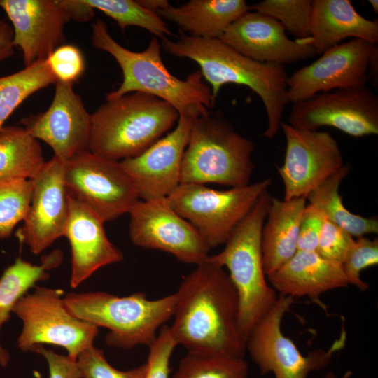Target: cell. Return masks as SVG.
<instances>
[{"label":"cell","mask_w":378,"mask_h":378,"mask_svg":"<svg viewBox=\"0 0 378 378\" xmlns=\"http://www.w3.org/2000/svg\"><path fill=\"white\" fill-rule=\"evenodd\" d=\"M61 289L35 286L31 293L21 298L13 307L22 322L17 344L22 351H32L39 345L52 344L66 349L76 360L93 346L98 327L80 320L66 309Z\"/></svg>","instance_id":"9"},{"label":"cell","mask_w":378,"mask_h":378,"mask_svg":"<svg viewBox=\"0 0 378 378\" xmlns=\"http://www.w3.org/2000/svg\"><path fill=\"white\" fill-rule=\"evenodd\" d=\"M286 138L283 164L277 167L284 200L307 196L344 164L337 141L328 132L295 128L282 122Z\"/></svg>","instance_id":"14"},{"label":"cell","mask_w":378,"mask_h":378,"mask_svg":"<svg viewBox=\"0 0 378 378\" xmlns=\"http://www.w3.org/2000/svg\"><path fill=\"white\" fill-rule=\"evenodd\" d=\"M63 174L69 195L88 206L104 223L129 214L140 200L120 161L89 150L65 162Z\"/></svg>","instance_id":"11"},{"label":"cell","mask_w":378,"mask_h":378,"mask_svg":"<svg viewBox=\"0 0 378 378\" xmlns=\"http://www.w3.org/2000/svg\"><path fill=\"white\" fill-rule=\"evenodd\" d=\"M14 47L12 27L0 19V62L15 53Z\"/></svg>","instance_id":"42"},{"label":"cell","mask_w":378,"mask_h":378,"mask_svg":"<svg viewBox=\"0 0 378 378\" xmlns=\"http://www.w3.org/2000/svg\"><path fill=\"white\" fill-rule=\"evenodd\" d=\"M290 125L307 130L332 127L356 137L378 134V97L366 85L321 92L293 103Z\"/></svg>","instance_id":"12"},{"label":"cell","mask_w":378,"mask_h":378,"mask_svg":"<svg viewBox=\"0 0 378 378\" xmlns=\"http://www.w3.org/2000/svg\"><path fill=\"white\" fill-rule=\"evenodd\" d=\"M64 302L74 316L108 329V346L129 349L154 342L158 330L173 316L176 295L149 300L141 292L125 297L102 291L70 293Z\"/></svg>","instance_id":"6"},{"label":"cell","mask_w":378,"mask_h":378,"mask_svg":"<svg viewBox=\"0 0 378 378\" xmlns=\"http://www.w3.org/2000/svg\"><path fill=\"white\" fill-rule=\"evenodd\" d=\"M309 31L306 43L321 55L347 38L377 45L378 20L362 16L349 0H314Z\"/></svg>","instance_id":"23"},{"label":"cell","mask_w":378,"mask_h":378,"mask_svg":"<svg viewBox=\"0 0 378 378\" xmlns=\"http://www.w3.org/2000/svg\"><path fill=\"white\" fill-rule=\"evenodd\" d=\"M179 113L167 102L143 92L106 99L91 114L89 150L121 161L136 157L169 131Z\"/></svg>","instance_id":"4"},{"label":"cell","mask_w":378,"mask_h":378,"mask_svg":"<svg viewBox=\"0 0 378 378\" xmlns=\"http://www.w3.org/2000/svg\"><path fill=\"white\" fill-rule=\"evenodd\" d=\"M270 285L279 295L307 297L326 311L321 295L349 284L341 264L328 260L316 251L297 252L278 270L267 276Z\"/></svg>","instance_id":"22"},{"label":"cell","mask_w":378,"mask_h":378,"mask_svg":"<svg viewBox=\"0 0 378 378\" xmlns=\"http://www.w3.org/2000/svg\"><path fill=\"white\" fill-rule=\"evenodd\" d=\"M13 24V45L25 66L46 59L62 45L65 24L71 20L62 0H0Z\"/></svg>","instance_id":"19"},{"label":"cell","mask_w":378,"mask_h":378,"mask_svg":"<svg viewBox=\"0 0 378 378\" xmlns=\"http://www.w3.org/2000/svg\"><path fill=\"white\" fill-rule=\"evenodd\" d=\"M46 162L38 141L22 126H4L0 130V182L31 179Z\"/></svg>","instance_id":"27"},{"label":"cell","mask_w":378,"mask_h":378,"mask_svg":"<svg viewBox=\"0 0 378 378\" xmlns=\"http://www.w3.org/2000/svg\"><path fill=\"white\" fill-rule=\"evenodd\" d=\"M219 39L240 54L264 63L285 66L316 55L309 45L290 39L277 20L250 10L230 24Z\"/></svg>","instance_id":"20"},{"label":"cell","mask_w":378,"mask_h":378,"mask_svg":"<svg viewBox=\"0 0 378 378\" xmlns=\"http://www.w3.org/2000/svg\"><path fill=\"white\" fill-rule=\"evenodd\" d=\"M295 299L279 295L275 304L253 327L246 339V351L262 375L273 373L274 378H308L314 371L326 368L335 352L345 345L346 332L342 327L340 337L326 350L316 349L304 356L281 328L285 314Z\"/></svg>","instance_id":"10"},{"label":"cell","mask_w":378,"mask_h":378,"mask_svg":"<svg viewBox=\"0 0 378 378\" xmlns=\"http://www.w3.org/2000/svg\"><path fill=\"white\" fill-rule=\"evenodd\" d=\"M130 237L138 246L162 251L198 265L211 250L197 230L170 206L167 197L139 200L129 212Z\"/></svg>","instance_id":"13"},{"label":"cell","mask_w":378,"mask_h":378,"mask_svg":"<svg viewBox=\"0 0 378 378\" xmlns=\"http://www.w3.org/2000/svg\"><path fill=\"white\" fill-rule=\"evenodd\" d=\"M253 150V143L222 114L210 112L197 118L183 156L181 183L245 186L255 168Z\"/></svg>","instance_id":"7"},{"label":"cell","mask_w":378,"mask_h":378,"mask_svg":"<svg viewBox=\"0 0 378 378\" xmlns=\"http://www.w3.org/2000/svg\"><path fill=\"white\" fill-rule=\"evenodd\" d=\"M378 263V239L363 236L355 240L342 263V270L349 284L365 291L369 284L362 280L361 272Z\"/></svg>","instance_id":"34"},{"label":"cell","mask_w":378,"mask_h":378,"mask_svg":"<svg viewBox=\"0 0 378 378\" xmlns=\"http://www.w3.org/2000/svg\"><path fill=\"white\" fill-rule=\"evenodd\" d=\"M62 3L71 20L85 22L94 17V9L83 0H62Z\"/></svg>","instance_id":"41"},{"label":"cell","mask_w":378,"mask_h":378,"mask_svg":"<svg viewBox=\"0 0 378 378\" xmlns=\"http://www.w3.org/2000/svg\"><path fill=\"white\" fill-rule=\"evenodd\" d=\"M137 1L144 8L155 13L171 5L167 0H139Z\"/></svg>","instance_id":"44"},{"label":"cell","mask_w":378,"mask_h":378,"mask_svg":"<svg viewBox=\"0 0 378 378\" xmlns=\"http://www.w3.org/2000/svg\"><path fill=\"white\" fill-rule=\"evenodd\" d=\"M324 220L323 214L316 206L306 205L299 227L297 251H316Z\"/></svg>","instance_id":"39"},{"label":"cell","mask_w":378,"mask_h":378,"mask_svg":"<svg viewBox=\"0 0 378 378\" xmlns=\"http://www.w3.org/2000/svg\"><path fill=\"white\" fill-rule=\"evenodd\" d=\"M115 20L122 31L134 26L146 29L161 40L172 34L167 24L157 13L144 8L133 0H83Z\"/></svg>","instance_id":"30"},{"label":"cell","mask_w":378,"mask_h":378,"mask_svg":"<svg viewBox=\"0 0 378 378\" xmlns=\"http://www.w3.org/2000/svg\"><path fill=\"white\" fill-rule=\"evenodd\" d=\"M76 361L82 378H145L147 371L146 362L128 370H118L107 361L104 351L94 345L81 352Z\"/></svg>","instance_id":"35"},{"label":"cell","mask_w":378,"mask_h":378,"mask_svg":"<svg viewBox=\"0 0 378 378\" xmlns=\"http://www.w3.org/2000/svg\"><path fill=\"white\" fill-rule=\"evenodd\" d=\"M31 179L14 178L0 182V239L9 237L23 221L32 195Z\"/></svg>","instance_id":"33"},{"label":"cell","mask_w":378,"mask_h":378,"mask_svg":"<svg viewBox=\"0 0 378 378\" xmlns=\"http://www.w3.org/2000/svg\"><path fill=\"white\" fill-rule=\"evenodd\" d=\"M161 46L169 54L195 62L216 101L227 83L249 88L265 106L267 125L262 135L272 139L279 132L286 105L288 77L285 66L251 59L220 39L202 38L181 32L176 40L164 38Z\"/></svg>","instance_id":"2"},{"label":"cell","mask_w":378,"mask_h":378,"mask_svg":"<svg viewBox=\"0 0 378 378\" xmlns=\"http://www.w3.org/2000/svg\"><path fill=\"white\" fill-rule=\"evenodd\" d=\"M351 169L345 163L333 175L312 191L306 197L309 204L316 206L330 221L357 238L378 232L377 216L364 217L349 211L339 192L340 186Z\"/></svg>","instance_id":"28"},{"label":"cell","mask_w":378,"mask_h":378,"mask_svg":"<svg viewBox=\"0 0 378 378\" xmlns=\"http://www.w3.org/2000/svg\"><path fill=\"white\" fill-rule=\"evenodd\" d=\"M64 163L53 156L31 178V203L15 237L34 254H39L64 237L70 197L63 174Z\"/></svg>","instance_id":"16"},{"label":"cell","mask_w":378,"mask_h":378,"mask_svg":"<svg viewBox=\"0 0 378 378\" xmlns=\"http://www.w3.org/2000/svg\"><path fill=\"white\" fill-rule=\"evenodd\" d=\"M367 81L377 90L378 88V47L374 45L368 62Z\"/></svg>","instance_id":"43"},{"label":"cell","mask_w":378,"mask_h":378,"mask_svg":"<svg viewBox=\"0 0 378 378\" xmlns=\"http://www.w3.org/2000/svg\"><path fill=\"white\" fill-rule=\"evenodd\" d=\"M306 197L279 200L272 197L261 234L263 269L270 275L297 252L300 221Z\"/></svg>","instance_id":"24"},{"label":"cell","mask_w":378,"mask_h":378,"mask_svg":"<svg viewBox=\"0 0 378 378\" xmlns=\"http://www.w3.org/2000/svg\"><path fill=\"white\" fill-rule=\"evenodd\" d=\"M46 62L57 80L66 83L74 84L83 76L85 69L83 52L71 44L57 48Z\"/></svg>","instance_id":"36"},{"label":"cell","mask_w":378,"mask_h":378,"mask_svg":"<svg viewBox=\"0 0 378 378\" xmlns=\"http://www.w3.org/2000/svg\"><path fill=\"white\" fill-rule=\"evenodd\" d=\"M32 351L41 354L46 359L49 378H82L76 360L67 355L57 354L43 345L36 346Z\"/></svg>","instance_id":"40"},{"label":"cell","mask_w":378,"mask_h":378,"mask_svg":"<svg viewBox=\"0 0 378 378\" xmlns=\"http://www.w3.org/2000/svg\"><path fill=\"white\" fill-rule=\"evenodd\" d=\"M171 334L188 352L243 358L239 300L227 272L208 260L198 264L176 293Z\"/></svg>","instance_id":"1"},{"label":"cell","mask_w":378,"mask_h":378,"mask_svg":"<svg viewBox=\"0 0 378 378\" xmlns=\"http://www.w3.org/2000/svg\"><path fill=\"white\" fill-rule=\"evenodd\" d=\"M351 376V372L347 371L343 376L342 378H349ZM324 378H338L337 376L332 372H328Z\"/></svg>","instance_id":"46"},{"label":"cell","mask_w":378,"mask_h":378,"mask_svg":"<svg viewBox=\"0 0 378 378\" xmlns=\"http://www.w3.org/2000/svg\"><path fill=\"white\" fill-rule=\"evenodd\" d=\"M244 358L188 352L172 378H248Z\"/></svg>","instance_id":"31"},{"label":"cell","mask_w":378,"mask_h":378,"mask_svg":"<svg viewBox=\"0 0 378 378\" xmlns=\"http://www.w3.org/2000/svg\"><path fill=\"white\" fill-rule=\"evenodd\" d=\"M73 85L57 81L49 108L20 121L31 136L49 145L53 156L63 163L89 150L91 114Z\"/></svg>","instance_id":"17"},{"label":"cell","mask_w":378,"mask_h":378,"mask_svg":"<svg viewBox=\"0 0 378 378\" xmlns=\"http://www.w3.org/2000/svg\"><path fill=\"white\" fill-rule=\"evenodd\" d=\"M10 354H3L0 353V365L2 367H6L8 365L10 362Z\"/></svg>","instance_id":"45"},{"label":"cell","mask_w":378,"mask_h":378,"mask_svg":"<svg viewBox=\"0 0 378 378\" xmlns=\"http://www.w3.org/2000/svg\"><path fill=\"white\" fill-rule=\"evenodd\" d=\"M270 184L269 178L242 187L217 190L202 184L181 183L167 199L211 249L226 243Z\"/></svg>","instance_id":"8"},{"label":"cell","mask_w":378,"mask_h":378,"mask_svg":"<svg viewBox=\"0 0 378 378\" xmlns=\"http://www.w3.org/2000/svg\"><path fill=\"white\" fill-rule=\"evenodd\" d=\"M69 197V216L64 237L71 246L70 285L76 288L99 269L121 262L124 255L107 237L103 220L85 204Z\"/></svg>","instance_id":"21"},{"label":"cell","mask_w":378,"mask_h":378,"mask_svg":"<svg viewBox=\"0 0 378 378\" xmlns=\"http://www.w3.org/2000/svg\"><path fill=\"white\" fill-rule=\"evenodd\" d=\"M374 46L354 38L325 50L318 59L288 76L289 102L304 101L321 92L366 85Z\"/></svg>","instance_id":"15"},{"label":"cell","mask_w":378,"mask_h":378,"mask_svg":"<svg viewBox=\"0 0 378 378\" xmlns=\"http://www.w3.org/2000/svg\"><path fill=\"white\" fill-rule=\"evenodd\" d=\"M354 241V237L347 231L325 218L316 252L321 257L342 265Z\"/></svg>","instance_id":"37"},{"label":"cell","mask_w":378,"mask_h":378,"mask_svg":"<svg viewBox=\"0 0 378 378\" xmlns=\"http://www.w3.org/2000/svg\"><path fill=\"white\" fill-rule=\"evenodd\" d=\"M248 10L249 6L244 0H191L179 6L170 5L157 14L190 36L219 39Z\"/></svg>","instance_id":"25"},{"label":"cell","mask_w":378,"mask_h":378,"mask_svg":"<svg viewBox=\"0 0 378 378\" xmlns=\"http://www.w3.org/2000/svg\"><path fill=\"white\" fill-rule=\"evenodd\" d=\"M277 20L296 41L307 44L310 36L312 0H265L249 6Z\"/></svg>","instance_id":"32"},{"label":"cell","mask_w":378,"mask_h":378,"mask_svg":"<svg viewBox=\"0 0 378 378\" xmlns=\"http://www.w3.org/2000/svg\"><path fill=\"white\" fill-rule=\"evenodd\" d=\"M193 120L179 115L172 131L139 155L120 161L139 199L167 197L181 184L182 160Z\"/></svg>","instance_id":"18"},{"label":"cell","mask_w":378,"mask_h":378,"mask_svg":"<svg viewBox=\"0 0 378 378\" xmlns=\"http://www.w3.org/2000/svg\"><path fill=\"white\" fill-rule=\"evenodd\" d=\"M369 4L371 5L373 11L377 14L378 13V1L377 0H369Z\"/></svg>","instance_id":"47"},{"label":"cell","mask_w":378,"mask_h":378,"mask_svg":"<svg viewBox=\"0 0 378 378\" xmlns=\"http://www.w3.org/2000/svg\"><path fill=\"white\" fill-rule=\"evenodd\" d=\"M62 257V251L58 249L44 255L40 265H34L19 257L4 271L0 277V330L9 321L18 300L38 281L48 279V272L57 267ZM0 353L9 354L1 344Z\"/></svg>","instance_id":"26"},{"label":"cell","mask_w":378,"mask_h":378,"mask_svg":"<svg viewBox=\"0 0 378 378\" xmlns=\"http://www.w3.org/2000/svg\"><path fill=\"white\" fill-rule=\"evenodd\" d=\"M57 81L46 59L0 77V130L8 117L26 99Z\"/></svg>","instance_id":"29"},{"label":"cell","mask_w":378,"mask_h":378,"mask_svg":"<svg viewBox=\"0 0 378 378\" xmlns=\"http://www.w3.org/2000/svg\"><path fill=\"white\" fill-rule=\"evenodd\" d=\"M177 346L169 329L164 325L158 333L154 342L148 346L147 371L145 378H169L170 359Z\"/></svg>","instance_id":"38"},{"label":"cell","mask_w":378,"mask_h":378,"mask_svg":"<svg viewBox=\"0 0 378 378\" xmlns=\"http://www.w3.org/2000/svg\"><path fill=\"white\" fill-rule=\"evenodd\" d=\"M92 43L113 56L120 66L123 79L106 99L139 92L163 99L178 112L195 119L209 113L215 104L210 86L200 70L181 80L174 76L161 57V44L153 37L143 51L134 52L120 45L108 32L106 24L98 19L92 25Z\"/></svg>","instance_id":"3"},{"label":"cell","mask_w":378,"mask_h":378,"mask_svg":"<svg viewBox=\"0 0 378 378\" xmlns=\"http://www.w3.org/2000/svg\"><path fill=\"white\" fill-rule=\"evenodd\" d=\"M269 188L237 226L217 254L206 260L226 268L239 300V328L246 342L253 327L272 308L279 294L263 269L261 234L271 202Z\"/></svg>","instance_id":"5"}]
</instances>
